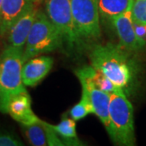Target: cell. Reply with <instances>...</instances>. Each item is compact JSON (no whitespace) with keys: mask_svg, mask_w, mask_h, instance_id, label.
Wrapping results in <instances>:
<instances>
[{"mask_svg":"<svg viewBox=\"0 0 146 146\" xmlns=\"http://www.w3.org/2000/svg\"><path fill=\"white\" fill-rule=\"evenodd\" d=\"M128 52L119 45L106 43L97 45L90 53L91 65L128 93L135 77V68L128 57Z\"/></svg>","mask_w":146,"mask_h":146,"instance_id":"cell-1","label":"cell"},{"mask_svg":"<svg viewBox=\"0 0 146 146\" xmlns=\"http://www.w3.org/2000/svg\"><path fill=\"white\" fill-rule=\"evenodd\" d=\"M25 47L9 46L0 56V111L7 113L11 99L27 91L22 80Z\"/></svg>","mask_w":146,"mask_h":146,"instance_id":"cell-2","label":"cell"},{"mask_svg":"<svg viewBox=\"0 0 146 146\" xmlns=\"http://www.w3.org/2000/svg\"><path fill=\"white\" fill-rule=\"evenodd\" d=\"M109 115L107 131L113 142L118 145H134L136 137L133 107L124 93L110 94Z\"/></svg>","mask_w":146,"mask_h":146,"instance_id":"cell-3","label":"cell"},{"mask_svg":"<svg viewBox=\"0 0 146 146\" xmlns=\"http://www.w3.org/2000/svg\"><path fill=\"white\" fill-rule=\"evenodd\" d=\"M60 32L43 11H38L24 49L25 63L42 54L51 52L63 46Z\"/></svg>","mask_w":146,"mask_h":146,"instance_id":"cell-4","label":"cell"},{"mask_svg":"<svg viewBox=\"0 0 146 146\" xmlns=\"http://www.w3.org/2000/svg\"><path fill=\"white\" fill-rule=\"evenodd\" d=\"M72 13L80 39L95 40L101 35L98 0H71Z\"/></svg>","mask_w":146,"mask_h":146,"instance_id":"cell-5","label":"cell"},{"mask_svg":"<svg viewBox=\"0 0 146 146\" xmlns=\"http://www.w3.org/2000/svg\"><path fill=\"white\" fill-rule=\"evenodd\" d=\"M46 15L70 46L78 44L80 37L73 21L71 0H46Z\"/></svg>","mask_w":146,"mask_h":146,"instance_id":"cell-6","label":"cell"},{"mask_svg":"<svg viewBox=\"0 0 146 146\" xmlns=\"http://www.w3.org/2000/svg\"><path fill=\"white\" fill-rule=\"evenodd\" d=\"M76 74L81 84L82 91L87 94L93 105L94 114L99 118L100 121L103 123L107 131L110 126L109 109L110 94L104 92L96 87L84 68L76 70Z\"/></svg>","mask_w":146,"mask_h":146,"instance_id":"cell-7","label":"cell"},{"mask_svg":"<svg viewBox=\"0 0 146 146\" xmlns=\"http://www.w3.org/2000/svg\"><path fill=\"white\" fill-rule=\"evenodd\" d=\"M132 3L126 11L115 17L111 21L113 23V25L115 27L117 35L119 39V45L123 49H125L126 50H127L128 52L137 51L145 46L139 41L135 32L132 14H131Z\"/></svg>","mask_w":146,"mask_h":146,"instance_id":"cell-8","label":"cell"},{"mask_svg":"<svg viewBox=\"0 0 146 146\" xmlns=\"http://www.w3.org/2000/svg\"><path fill=\"white\" fill-rule=\"evenodd\" d=\"M35 3H33L17 20L8 30V42L10 46L16 47H24L27 41V37L31 30L33 24L35 21L36 13Z\"/></svg>","mask_w":146,"mask_h":146,"instance_id":"cell-9","label":"cell"},{"mask_svg":"<svg viewBox=\"0 0 146 146\" xmlns=\"http://www.w3.org/2000/svg\"><path fill=\"white\" fill-rule=\"evenodd\" d=\"M53 58L49 56L32 58L24 63L22 80L25 86H35L46 76L53 66Z\"/></svg>","mask_w":146,"mask_h":146,"instance_id":"cell-10","label":"cell"},{"mask_svg":"<svg viewBox=\"0 0 146 146\" xmlns=\"http://www.w3.org/2000/svg\"><path fill=\"white\" fill-rule=\"evenodd\" d=\"M34 3V0H3L0 11V35L7 33L12 24Z\"/></svg>","mask_w":146,"mask_h":146,"instance_id":"cell-11","label":"cell"},{"mask_svg":"<svg viewBox=\"0 0 146 146\" xmlns=\"http://www.w3.org/2000/svg\"><path fill=\"white\" fill-rule=\"evenodd\" d=\"M7 113L21 125L34 123L39 119L31 106V98L28 92H22L11 99Z\"/></svg>","mask_w":146,"mask_h":146,"instance_id":"cell-12","label":"cell"},{"mask_svg":"<svg viewBox=\"0 0 146 146\" xmlns=\"http://www.w3.org/2000/svg\"><path fill=\"white\" fill-rule=\"evenodd\" d=\"M22 129L29 142L33 146H46L49 123L39 119L29 124H24Z\"/></svg>","mask_w":146,"mask_h":146,"instance_id":"cell-13","label":"cell"},{"mask_svg":"<svg viewBox=\"0 0 146 146\" xmlns=\"http://www.w3.org/2000/svg\"><path fill=\"white\" fill-rule=\"evenodd\" d=\"M134 0H98L100 16L112 21L130 7Z\"/></svg>","mask_w":146,"mask_h":146,"instance_id":"cell-14","label":"cell"},{"mask_svg":"<svg viewBox=\"0 0 146 146\" xmlns=\"http://www.w3.org/2000/svg\"><path fill=\"white\" fill-rule=\"evenodd\" d=\"M58 136L63 141L64 145H83L84 144L77 137L76 122L73 119H63L59 123L51 125Z\"/></svg>","mask_w":146,"mask_h":146,"instance_id":"cell-15","label":"cell"},{"mask_svg":"<svg viewBox=\"0 0 146 146\" xmlns=\"http://www.w3.org/2000/svg\"><path fill=\"white\" fill-rule=\"evenodd\" d=\"M84 68V71L88 74L89 78L91 79V80L94 82L95 86L98 87L99 89L104 91V92H106V93H109V94L124 93L123 89L116 86L106 76H105L103 73L95 69L92 66L85 67Z\"/></svg>","mask_w":146,"mask_h":146,"instance_id":"cell-16","label":"cell"},{"mask_svg":"<svg viewBox=\"0 0 146 146\" xmlns=\"http://www.w3.org/2000/svg\"><path fill=\"white\" fill-rule=\"evenodd\" d=\"M89 114H94V107L87 94L82 91L81 98L78 103H76L71 109L70 115L72 119L75 121H78L86 117Z\"/></svg>","mask_w":146,"mask_h":146,"instance_id":"cell-17","label":"cell"},{"mask_svg":"<svg viewBox=\"0 0 146 146\" xmlns=\"http://www.w3.org/2000/svg\"><path fill=\"white\" fill-rule=\"evenodd\" d=\"M133 21L146 24V0H134L131 7Z\"/></svg>","mask_w":146,"mask_h":146,"instance_id":"cell-18","label":"cell"},{"mask_svg":"<svg viewBox=\"0 0 146 146\" xmlns=\"http://www.w3.org/2000/svg\"><path fill=\"white\" fill-rule=\"evenodd\" d=\"M23 142L14 134L0 131V146H21Z\"/></svg>","mask_w":146,"mask_h":146,"instance_id":"cell-19","label":"cell"},{"mask_svg":"<svg viewBox=\"0 0 146 146\" xmlns=\"http://www.w3.org/2000/svg\"><path fill=\"white\" fill-rule=\"evenodd\" d=\"M135 32L139 41L145 46L146 44V24H141L133 21Z\"/></svg>","mask_w":146,"mask_h":146,"instance_id":"cell-20","label":"cell"},{"mask_svg":"<svg viewBox=\"0 0 146 146\" xmlns=\"http://www.w3.org/2000/svg\"><path fill=\"white\" fill-rule=\"evenodd\" d=\"M2 1H3V0H0V11H1V5H2Z\"/></svg>","mask_w":146,"mask_h":146,"instance_id":"cell-21","label":"cell"}]
</instances>
